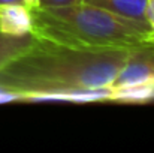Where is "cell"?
<instances>
[{
	"label": "cell",
	"instance_id": "4",
	"mask_svg": "<svg viewBox=\"0 0 154 153\" xmlns=\"http://www.w3.org/2000/svg\"><path fill=\"white\" fill-rule=\"evenodd\" d=\"M33 30L32 9L24 3L0 6V32L9 36H24Z\"/></svg>",
	"mask_w": 154,
	"mask_h": 153
},
{
	"label": "cell",
	"instance_id": "6",
	"mask_svg": "<svg viewBox=\"0 0 154 153\" xmlns=\"http://www.w3.org/2000/svg\"><path fill=\"white\" fill-rule=\"evenodd\" d=\"M35 41L36 36L33 33L24 36H9L0 32V69L29 50Z\"/></svg>",
	"mask_w": 154,
	"mask_h": 153
},
{
	"label": "cell",
	"instance_id": "12",
	"mask_svg": "<svg viewBox=\"0 0 154 153\" xmlns=\"http://www.w3.org/2000/svg\"><path fill=\"white\" fill-rule=\"evenodd\" d=\"M148 41H151V42L154 44V32H151V35L148 36Z\"/></svg>",
	"mask_w": 154,
	"mask_h": 153
},
{
	"label": "cell",
	"instance_id": "2",
	"mask_svg": "<svg viewBox=\"0 0 154 153\" xmlns=\"http://www.w3.org/2000/svg\"><path fill=\"white\" fill-rule=\"evenodd\" d=\"M32 15V33L38 39L75 48H130L145 42L153 32L144 21L87 2L60 8H35Z\"/></svg>",
	"mask_w": 154,
	"mask_h": 153
},
{
	"label": "cell",
	"instance_id": "9",
	"mask_svg": "<svg viewBox=\"0 0 154 153\" xmlns=\"http://www.w3.org/2000/svg\"><path fill=\"white\" fill-rule=\"evenodd\" d=\"M145 21L154 32V0H147L145 3Z\"/></svg>",
	"mask_w": 154,
	"mask_h": 153
},
{
	"label": "cell",
	"instance_id": "7",
	"mask_svg": "<svg viewBox=\"0 0 154 153\" xmlns=\"http://www.w3.org/2000/svg\"><path fill=\"white\" fill-rule=\"evenodd\" d=\"M96 6L105 8L111 12L138 20V21H145V3L147 0H82Z\"/></svg>",
	"mask_w": 154,
	"mask_h": 153
},
{
	"label": "cell",
	"instance_id": "8",
	"mask_svg": "<svg viewBox=\"0 0 154 153\" xmlns=\"http://www.w3.org/2000/svg\"><path fill=\"white\" fill-rule=\"evenodd\" d=\"M82 0H39V8H60L81 3Z\"/></svg>",
	"mask_w": 154,
	"mask_h": 153
},
{
	"label": "cell",
	"instance_id": "10",
	"mask_svg": "<svg viewBox=\"0 0 154 153\" xmlns=\"http://www.w3.org/2000/svg\"><path fill=\"white\" fill-rule=\"evenodd\" d=\"M23 3L30 8V9H35V8H39V0H23Z\"/></svg>",
	"mask_w": 154,
	"mask_h": 153
},
{
	"label": "cell",
	"instance_id": "1",
	"mask_svg": "<svg viewBox=\"0 0 154 153\" xmlns=\"http://www.w3.org/2000/svg\"><path fill=\"white\" fill-rule=\"evenodd\" d=\"M130 48H75L36 38L29 50L0 69V86L21 93L24 99L41 93L111 87Z\"/></svg>",
	"mask_w": 154,
	"mask_h": 153
},
{
	"label": "cell",
	"instance_id": "11",
	"mask_svg": "<svg viewBox=\"0 0 154 153\" xmlns=\"http://www.w3.org/2000/svg\"><path fill=\"white\" fill-rule=\"evenodd\" d=\"M11 3H23V0H0V6L2 5H11Z\"/></svg>",
	"mask_w": 154,
	"mask_h": 153
},
{
	"label": "cell",
	"instance_id": "5",
	"mask_svg": "<svg viewBox=\"0 0 154 153\" xmlns=\"http://www.w3.org/2000/svg\"><path fill=\"white\" fill-rule=\"evenodd\" d=\"M154 101V81L111 89L108 102L120 104H147Z\"/></svg>",
	"mask_w": 154,
	"mask_h": 153
},
{
	"label": "cell",
	"instance_id": "3",
	"mask_svg": "<svg viewBox=\"0 0 154 153\" xmlns=\"http://www.w3.org/2000/svg\"><path fill=\"white\" fill-rule=\"evenodd\" d=\"M154 81V44L145 41L129 50V54L115 75L111 89Z\"/></svg>",
	"mask_w": 154,
	"mask_h": 153
}]
</instances>
